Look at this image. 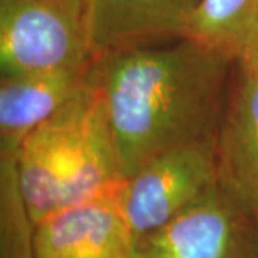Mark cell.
<instances>
[{
  "instance_id": "obj_4",
  "label": "cell",
  "mask_w": 258,
  "mask_h": 258,
  "mask_svg": "<svg viewBox=\"0 0 258 258\" xmlns=\"http://www.w3.org/2000/svg\"><path fill=\"white\" fill-rule=\"evenodd\" d=\"M218 184L215 138L169 149L126 178L123 207L135 238L155 231Z\"/></svg>"
},
{
  "instance_id": "obj_10",
  "label": "cell",
  "mask_w": 258,
  "mask_h": 258,
  "mask_svg": "<svg viewBox=\"0 0 258 258\" xmlns=\"http://www.w3.org/2000/svg\"><path fill=\"white\" fill-rule=\"evenodd\" d=\"M257 12L258 0H201L185 39L237 60Z\"/></svg>"
},
{
  "instance_id": "obj_13",
  "label": "cell",
  "mask_w": 258,
  "mask_h": 258,
  "mask_svg": "<svg viewBox=\"0 0 258 258\" xmlns=\"http://www.w3.org/2000/svg\"><path fill=\"white\" fill-rule=\"evenodd\" d=\"M237 258H258V210L249 211Z\"/></svg>"
},
{
  "instance_id": "obj_5",
  "label": "cell",
  "mask_w": 258,
  "mask_h": 258,
  "mask_svg": "<svg viewBox=\"0 0 258 258\" xmlns=\"http://www.w3.org/2000/svg\"><path fill=\"white\" fill-rule=\"evenodd\" d=\"M125 181L39 222L35 258H137L123 207Z\"/></svg>"
},
{
  "instance_id": "obj_8",
  "label": "cell",
  "mask_w": 258,
  "mask_h": 258,
  "mask_svg": "<svg viewBox=\"0 0 258 258\" xmlns=\"http://www.w3.org/2000/svg\"><path fill=\"white\" fill-rule=\"evenodd\" d=\"M201 0H92L95 59L185 39Z\"/></svg>"
},
{
  "instance_id": "obj_6",
  "label": "cell",
  "mask_w": 258,
  "mask_h": 258,
  "mask_svg": "<svg viewBox=\"0 0 258 258\" xmlns=\"http://www.w3.org/2000/svg\"><path fill=\"white\" fill-rule=\"evenodd\" d=\"M248 214L217 184L164 225L137 238V258H237Z\"/></svg>"
},
{
  "instance_id": "obj_9",
  "label": "cell",
  "mask_w": 258,
  "mask_h": 258,
  "mask_svg": "<svg viewBox=\"0 0 258 258\" xmlns=\"http://www.w3.org/2000/svg\"><path fill=\"white\" fill-rule=\"evenodd\" d=\"M91 66L0 75V155L16 157L22 142L85 86Z\"/></svg>"
},
{
  "instance_id": "obj_1",
  "label": "cell",
  "mask_w": 258,
  "mask_h": 258,
  "mask_svg": "<svg viewBox=\"0 0 258 258\" xmlns=\"http://www.w3.org/2000/svg\"><path fill=\"white\" fill-rule=\"evenodd\" d=\"M237 60L191 39L96 57L99 92L125 178L169 149L215 138Z\"/></svg>"
},
{
  "instance_id": "obj_2",
  "label": "cell",
  "mask_w": 258,
  "mask_h": 258,
  "mask_svg": "<svg viewBox=\"0 0 258 258\" xmlns=\"http://www.w3.org/2000/svg\"><path fill=\"white\" fill-rule=\"evenodd\" d=\"M15 162L36 225L126 179L101 95L89 79L22 142Z\"/></svg>"
},
{
  "instance_id": "obj_3",
  "label": "cell",
  "mask_w": 258,
  "mask_h": 258,
  "mask_svg": "<svg viewBox=\"0 0 258 258\" xmlns=\"http://www.w3.org/2000/svg\"><path fill=\"white\" fill-rule=\"evenodd\" d=\"M92 0H0V74L92 64Z\"/></svg>"
},
{
  "instance_id": "obj_11",
  "label": "cell",
  "mask_w": 258,
  "mask_h": 258,
  "mask_svg": "<svg viewBox=\"0 0 258 258\" xmlns=\"http://www.w3.org/2000/svg\"><path fill=\"white\" fill-rule=\"evenodd\" d=\"M35 234L15 157L0 155V258H35Z\"/></svg>"
},
{
  "instance_id": "obj_12",
  "label": "cell",
  "mask_w": 258,
  "mask_h": 258,
  "mask_svg": "<svg viewBox=\"0 0 258 258\" xmlns=\"http://www.w3.org/2000/svg\"><path fill=\"white\" fill-rule=\"evenodd\" d=\"M237 63L244 69L258 72V12L249 26L241 53L237 59Z\"/></svg>"
},
{
  "instance_id": "obj_7",
  "label": "cell",
  "mask_w": 258,
  "mask_h": 258,
  "mask_svg": "<svg viewBox=\"0 0 258 258\" xmlns=\"http://www.w3.org/2000/svg\"><path fill=\"white\" fill-rule=\"evenodd\" d=\"M235 66L215 132L218 185L254 211L258 210V72Z\"/></svg>"
}]
</instances>
